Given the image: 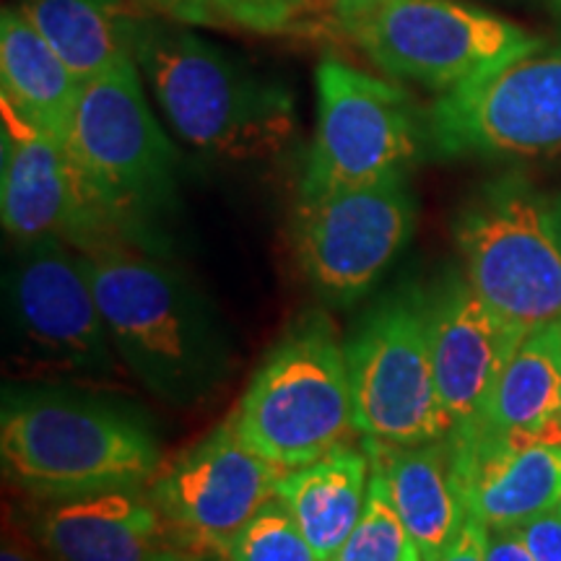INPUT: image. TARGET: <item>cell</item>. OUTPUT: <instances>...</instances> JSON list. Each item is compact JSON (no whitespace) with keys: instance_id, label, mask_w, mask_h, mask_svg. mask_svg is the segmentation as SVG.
<instances>
[{"instance_id":"1","label":"cell","mask_w":561,"mask_h":561,"mask_svg":"<svg viewBox=\"0 0 561 561\" xmlns=\"http://www.w3.org/2000/svg\"><path fill=\"white\" fill-rule=\"evenodd\" d=\"M81 261L133 380L174 409L208 401L227 380L229 346L191 280L121 244L81 252Z\"/></svg>"},{"instance_id":"2","label":"cell","mask_w":561,"mask_h":561,"mask_svg":"<svg viewBox=\"0 0 561 561\" xmlns=\"http://www.w3.org/2000/svg\"><path fill=\"white\" fill-rule=\"evenodd\" d=\"M81 203V252L140 240L178 191V149L146 100L136 60L83 83L66 140Z\"/></svg>"},{"instance_id":"3","label":"cell","mask_w":561,"mask_h":561,"mask_svg":"<svg viewBox=\"0 0 561 561\" xmlns=\"http://www.w3.org/2000/svg\"><path fill=\"white\" fill-rule=\"evenodd\" d=\"M136 66L172 130L203 157L271 159L294 136L291 91L198 34L144 19Z\"/></svg>"},{"instance_id":"4","label":"cell","mask_w":561,"mask_h":561,"mask_svg":"<svg viewBox=\"0 0 561 561\" xmlns=\"http://www.w3.org/2000/svg\"><path fill=\"white\" fill-rule=\"evenodd\" d=\"M5 481L50 502L102 489L149 486L161 453L149 426L89 392L5 390L0 411Z\"/></svg>"},{"instance_id":"5","label":"cell","mask_w":561,"mask_h":561,"mask_svg":"<svg viewBox=\"0 0 561 561\" xmlns=\"http://www.w3.org/2000/svg\"><path fill=\"white\" fill-rule=\"evenodd\" d=\"M5 367L42 388H115L128 375L110 339L81 252L21 244L5 273Z\"/></svg>"},{"instance_id":"6","label":"cell","mask_w":561,"mask_h":561,"mask_svg":"<svg viewBox=\"0 0 561 561\" xmlns=\"http://www.w3.org/2000/svg\"><path fill=\"white\" fill-rule=\"evenodd\" d=\"M231 421L252 450L284 471L346 445L356 432L348 359L325 314H301L280 335Z\"/></svg>"},{"instance_id":"7","label":"cell","mask_w":561,"mask_h":561,"mask_svg":"<svg viewBox=\"0 0 561 561\" xmlns=\"http://www.w3.org/2000/svg\"><path fill=\"white\" fill-rule=\"evenodd\" d=\"M455 242L466 280L523 333L561 322V240L557 206L525 178L489 182L462 208Z\"/></svg>"},{"instance_id":"8","label":"cell","mask_w":561,"mask_h":561,"mask_svg":"<svg viewBox=\"0 0 561 561\" xmlns=\"http://www.w3.org/2000/svg\"><path fill=\"white\" fill-rule=\"evenodd\" d=\"M343 26L382 73L439 94L546 45L515 21L460 0H382Z\"/></svg>"},{"instance_id":"9","label":"cell","mask_w":561,"mask_h":561,"mask_svg":"<svg viewBox=\"0 0 561 561\" xmlns=\"http://www.w3.org/2000/svg\"><path fill=\"white\" fill-rule=\"evenodd\" d=\"M314 87L318 123L299 201L409 172L426 138V117L409 91L339 58L320 60Z\"/></svg>"},{"instance_id":"10","label":"cell","mask_w":561,"mask_h":561,"mask_svg":"<svg viewBox=\"0 0 561 561\" xmlns=\"http://www.w3.org/2000/svg\"><path fill=\"white\" fill-rule=\"evenodd\" d=\"M354 426L364 439L419 445L450 434L434 377L426 297L392 294L346 343Z\"/></svg>"},{"instance_id":"11","label":"cell","mask_w":561,"mask_h":561,"mask_svg":"<svg viewBox=\"0 0 561 561\" xmlns=\"http://www.w3.org/2000/svg\"><path fill=\"white\" fill-rule=\"evenodd\" d=\"M426 138L442 157L538 159L561 153V47L439 94Z\"/></svg>"},{"instance_id":"12","label":"cell","mask_w":561,"mask_h":561,"mask_svg":"<svg viewBox=\"0 0 561 561\" xmlns=\"http://www.w3.org/2000/svg\"><path fill=\"white\" fill-rule=\"evenodd\" d=\"M416 224L409 174L320 198L299 201L294 214L297 261L322 297L351 305L380 280L409 244Z\"/></svg>"},{"instance_id":"13","label":"cell","mask_w":561,"mask_h":561,"mask_svg":"<svg viewBox=\"0 0 561 561\" xmlns=\"http://www.w3.org/2000/svg\"><path fill=\"white\" fill-rule=\"evenodd\" d=\"M284 468L240 437L231 416L161 466L149 494L193 557L219 559L231 538L276 496Z\"/></svg>"},{"instance_id":"14","label":"cell","mask_w":561,"mask_h":561,"mask_svg":"<svg viewBox=\"0 0 561 561\" xmlns=\"http://www.w3.org/2000/svg\"><path fill=\"white\" fill-rule=\"evenodd\" d=\"M434 377L450 434L471 430L504 367L528 333L502 320L468 280H447L426 297Z\"/></svg>"},{"instance_id":"15","label":"cell","mask_w":561,"mask_h":561,"mask_svg":"<svg viewBox=\"0 0 561 561\" xmlns=\"http://www.w3.org/2000/svg\"><path fill=\"white\" fill-rule=\"evenodd\" d=\"M32 533L55 561H193L149 486L102 489L42 502Z\"/></svg>"},{"instance_id":"16","label":"cell","mask_w":561,"mask_h":561,"mask_svg":"<svg viewBox=\"0 0 561 561\" xmlns=\"http://www.w3.org/2000/svg\"><path fill=\"white\" fill-rule=\"evenodd\" d=\"M3 104V167H0V219L19 244L76 240L81 203L66 146L11 104Z\"/></svg>"},{"instance_id":"17","label":"cell","mask_w":561,"mask_h":561,"mask_svg":"<svg viewBox=\"0 0 561 561\" xmlns=\"http://www.w3.org/2000/svg\"><path fill=\"white\" fill-rule=\"evenodd\" d=\"M468 515L489 530L520 528L561 504V445L450 434Z\"/></svg>"},{"instance_id":"18","label":"cell","mask_w":561,"mask_h":561,"mask_svg":"<svg viewBox=\"0 0 561 561\" xmlns=\"http://www.w3.org/2000/svg\"><path fill=\"white\" fill-rule=\"evenodd\" d=\"M371 471L380 476L392 510L409 530L421 561H439L468 523L458 450L447 434L419 445L364 439Z\"/></svg>"},{"instance_id":"19","label":"cell","mask_w":561,"mask_h":561,"mask_svg":"<svg viewBox=\"0 0 561 561\" xmlns=\"http://www.w3.org/2000/svg\"><path fill=\"white\" fill-rule=\"evenodd\" d=\"M458 434L561 445V322L525 335L481 419Z\"/></svg>"},{"instance_id":"20","label":"cell","mask_w":561,"mask_h":561,"mask_svg":"<svg viewBox=\"0 0 561 561\" xmlns=\"http://www.w3.org/2000/svg\"><path fill=\"white\" fill-rule=\"evenodd\" d=\"M369 481L367 450L341 445L310 466L286 471L276 496L289 507L320 561H333L364 517Z\"/></svg>"},{"instance_id":"21","label":"cell","mask_w":561,"mask_h":561,"mask_svg":"<svg viewBox=\"0 0 561 561\" xmlns=\"http://www.w3.org/2000/svg\"><path fill=\"white\" fill-rule=\"evenodd\" d=\"M83 81L21 9L0 13V102L66 140Z\"/></svg>"},{"instance_id":"22","label":"cell","mask_w":561,"mask_h":561,"mask_svg":"<svg viewBox=\"0 0 561 561\" xmlns=\"http://www.w3.org/2000/svg\"><path fill=\"white\" fill-rule=\"evenodd\" d=\"M21 11L83 83L136 60L133 0H26Z\"/></svg>"},{"instance_id":"23","label":"cell","mask_w":561,"mask_h":561,"mask_svg":"<svg viewBox=\"0 0 561 561\" xmlns=\"http://www.w3.org/2000/svg\"><path fill=\"white\" fill-rule=\"evenodd\" d=\"M182 24L221 26L255 34H305L320 24L333 0H151Z\"/></svg>"},{"instance_id":"24","label":"cell","mask_w":561,"mask_h":561,"mask_svg":"<svg viewBox=\"0 0 561 561\" xmlns=\"http://www.w3.org/2000/svg\"><path fill=\"white\" fill-rule=\"evenodd\" d=\"M224 561H320L312 543L278 496L252 515V520L227 543Z\"/></svg>"},{"instance_id":"25","label":"cell","mask_w":561,"mask_h":561,"mask_svg":"<svg viewBox=\"0 0 561 561\" xmlns=\"http://www.w3.org/2000/svg\"><path fill=\"white\" fill-rule=\"evenodd\" d=\"M333 561H421L409 530L392 510L382 479L375 471L364 517Z\"/></svg>"},{"instance_id":"26","label":"cell","mask_w":561,"mask_h":561,"mask_svg":"<svg viewBox=\"0 0 561 561\" xmlns=\"http://www.w3.org/2000/svg\"><path fill=\"white\" fill-rule=\"evenodd\" d=\"M520 536L536 561H561V504L520 525Z\"/></svg>"},{"instance_id":"27","label":"cell","mask_w":561,"mask_h":561,"mask_svg":"<svg viewBox=\"0 0 561 561\" xmlns=\"http://www.w3.org/2000/svg\"><path fill=\"white\" fill-rule=\"evenodd\" d=\"M486 561H536L517 528H486Z\"/></svg>"},{"instance_id":"28","label":"cell","mask_w":561,"mask_h":561,"mask_svg":"<svg viewBox=\"0 0 561 561\" xmlns=\"http://www.w3.org/2000/svg\"><path fill=\"white\" fill-rule=\"evenodd\" d=\"M439 561H486V525L468 517L466 528Z\"/></svg>"},{"instance_id":"29","label":"cell","mask_w":561,"mask_h":561,"mask_svg":"<svg viewBox=\"0 0 561 561\" xmlns=\"http://www.w3.org/2000/svg\"><path fill=\"white\" fill-rule=\"evenodd\" d=\"M0 561H55L53 557H42V553H34L24 549L16 538H5L3 549H0Z\"/></svg>"},{"instance_id":"30","label":"cell","mask_w":561,"mask_h":561,"mask_svg":"<svg viewBox=\"0 0 561 561\" xmlns=\"http://www.w3.org/2000/svg\"><path fill=\"white\" fill-rule=\"evenodd\" d=\"M377 3H382V0H333L335 13H339L341 21L362 16V13H367L369 9H375Z\"/></svg>"},{"instance_id":"31","label":"cell","mask_w":561,"mask_h":561,"mask_svg":"<svg viewBox=\"0 0 561 561\" xmlns=\"http://www.w3.org/2000/svg\"><path fill=\"white\" fill-rule=\"evenodd\" d=\"M193 561H224V559H216V557H195Z\"/></svg>"},{"instance_id":"32","label":"cell","mask_w":561,"mask_h":561,"mask_svg":"<svg viewBox=\"0 0 561 561\" xmlns=\"http://www.w3.org/2000/svg\"><path fill=\"white\" fill-rule=\"evenodd\" d=\"M551 5H553V11H557L561 16V0H551Z\"/></svg>"},{"instance_id":"33","label":"cell","mask_w":561,"mask_h":561,"mask_svg":"<svg viewBox=\"0 0 561 561\" xmlns=\"http://www.w3.org/2000/svg\"><path fill=\"white\" fill-rule=\"evenodd\" d=\"M557 219H559V240H561V206H557Z\"/></svg>"}]
</instances>
